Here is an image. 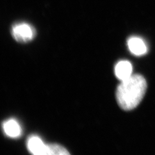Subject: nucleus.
<instances>
[{
    "mask_svg": "<svg viewBox=\"0 0 155 155\" xmlns=\"http://www.w3.org/2000/svg\"><path fill=\"white\" fill-rule=\"evenodd\" d=\"M11 32L13 38L21 43L31 41L36 35V31L33 27L25 22L15 24L12 28Z\"/></svg>",
    "mask_w": 155,
    "mask_h": 155,
    "instance_id": "2",
    "label": "nucleus"
},
{
    "mask_svg": "<svg viewBox=\"0 0 155 155\" xmlns=\"http://www.w3.org/2000/svg\"><path fill=\"white\" fill-rule=\"evenodd\" d=\"M132 71V65L127 61H118L114 68L115 75L121 81H125L130 77L133 75Z\"/></svg>",
    "mask_w": 155,
    "mask_h": 155,
    "instance_id": "5",
    "label": "nucleus"
},
{
    "mask_svg": "<svg viewBox=\"0 0 155 155\" xmlns=\"http://www.w3.org/2000/svg\"><path fill=\"white\" fill-rule=\"evenodd\" d=\"M127 47L132 54L136 56H143L147 51L148 48L143 39L138 37H132L127 40Z\"/></svg>",
    "mask_w": 155,
    "mask_h": 155,
    "instance_id": "4",
    "label": "nucleus"
},
{
    "mask_svg": "<svg viewBox=\"0 0 155 155\" xmlns=\"http://www.w3.org/2000/svg\"><path fill=\"white\" fill-rule=\"evenodd\" d=\"M70 155L68 150L59 144H48L46 146L45 155Z\"/></svg>",
    "mask_w": 155,
    "mask_h": 155,
    "instance_id": "7",
    "label": "nucleus"
},
{
    "mask_svg": "<svg viewBox=\"0 0 155 155\" xmlns=\"http://www.w3.org/2000/svg\"><path fill=\"white\" fill-rule=\"evenodd\" d=\"M2 129L6 135L11 138H17L22 133L21 127L15 119H9L3 122Z\"/></svg>",
    "mask_w": 155,
    "mask_h": 155,
    "instance_id": "6",
    "label": "nucleus"
},
{
    "mask_svg": "<svg viewBox=\"0 0 155 155\" xmlns=\"http://www.w3.org/2000/svg\"><path fill=\"white\" fill-rule=\"evenodd\" d=\"M28 151L35 155H45L47 144L37 136H31L27 143Z\"/></svg>",
    "mask_w": 155,
    "mask_h": 155,
    "instance_id": "3",
    "label": "nucleus"
},
{
    "mask_svg": "<svg viewBox=\"0 0 155 155\" xmlns=\"http://www.w3.org/2000/svg\"><path fill=\"white\" fill-rule=\"evenodd\" d=\"M147 88L145 79L139 74L132 75L121 81L116 90V99L119 106L124 110L135 109L143 100Z\"/></svg>",
    "mask_w": 155,
    "mask_h": 155,
    "instance_id": "1",
    "label": "nucleus"
}]
</instances>
